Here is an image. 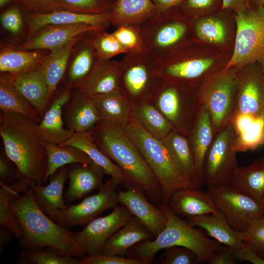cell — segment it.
Returning a JSON list of instances; mask_svg holds the SVG:
<instances>
[{
  "label": "cell",
  "instance_id": "ffe728a7",
  "mask_svg": "<svg viewBox=\"0 0 264 264\" xmlns=\"http://www.w3.org/2000/svg\"><path fill=\"white\" fill-rule=\"evenodd\" d=\"M41 65L21 73H5L18 91L34 107L42 118L50 99Z\"/></svg>",
  "mask_w": 264,
  "mask_h": 264
},
{
  "label": "cell",
  "instance_id": "d4e9b609",
  "mask_svg": "<svg viewBox=\"0 0 264 264\" xmlns=\"http://www.w3.org/2000/svg\"><path fill=\"white\" fill-rule=\"evenodd\" d=\"M186 220L192 226L203 229L208 236L233 250L243 242V232L233 229L219 211L189 217Z\"/></svg>",
  "mask_w": 264,
  "mask_h": 264
},
{
  "label": "cell",
  "instance_id": "c3c4849f",
  "mask_svg": "<svg viewBox=\"0 0 264 264\" xmlns=\"http://www.w3.org/2000/svg\"><path fill=\"white\" fill-rule=\"evenodd\" d=\"M243 232V242L258 254L264 250V216L252 221Z\"/></svg>",
  "mask_w": 264,
  "mask_h": 264
},
{
  "label": "cell",
  "instance_id": "f1b7e54d",
  "mask_svg": "<svg viewBox=\"0 0 264 264\" xmlns=\"http://www.w3.org/2000/svg\"><path fill=\"white\" fill-rule=\"evenodd\" d=\"M161 140L181 173L193 183L196 188L200 189L204 183L197 172L188 137L173 130Z\"/></svg>",
  "mask_w": 264,
  "mask_h": 264
},
{
  "label": "cell",
  "instance_id": "836d02e7",
  "mask_svg": "<svg viewBox=\"0 0 264 264\" xmlns=\"http://www.w3.org/2000/svg\"><path fill=\"white\" fill-rule=\"evenodd\" d=\"M83 37H77L65 45L50 51L41 64V69L48 88L50 100L63 79L73 47Z\"/></svg>",
  "mask_w": 264,
  "mask_h": 264
},
{
  "label": "cell",
  "instance_id": "2e32d148",
  "mask_svg": "<svg viewBox=\"0 0 264 264\" xmlns=\"http://www.w3.org/2000/svg\"><path fill=\"white\" fill-rule=\"evenodd\" d=\"M72 90L63 88L53 98L40 122L36 125L40 137L45 142L60 144L74 134L64 127L63 108L69 100Z\"/></svg>",
  "mask_w": 264,
  "mask_h": 264
},
{
  "label": "cell",
  "instance_id": "b9f144b4",
  "mask_svg": "<svg viewBox=\"0 0 264 264\" xmlns=\"http://www.w3.org/2000/svg\"><path fill=\"white\" fill-rule=\"evenodd\" d=\"M79 258L64 256L48 248L24 250L17 257L18 264H79Z\"/></svg>",
  "mask_w": 264,
  "mask_h": 264
},
{
  "label": "cell",
  "instance_id": "bcb514c9",
  "mask_svg": "<svg viewBox=\"0 0 264 264\" xmlns=\"http://www.w3.org/2000/svg\"><path fill=\"white\" fill-rule=\"evenodd\" d=\"M23 10L19 2L6 8L0 16V23L2 28L13 35L20 33L23 26L22 12Z\"/></svg>",
  "mask_w": 264,
  "mask_h": 264
},
{
  "label": "cell",
  "instance_id": "d6a6232c",
  "mask_svg": "<svg viewBox=\"0 0 264 264\" xmlns=\"http://www.w3.org/2000/svg\"><path fill=\"white\" fill-rule=\"evenodd\" d=\"M228 184L261 202L264 197V155L246 166L238 167Z\"/></svg>",
  "mask_w": 264,
  "mask_h": 264
},
{
  "label": "cell",
  "instance_id": "52a82bcc",
  "mask_svg": "<svg viewBox=\"0 0 264 264\" xmlns=\"http://www.w3.org/2000/svg\"><path fill=\"white\" fill-rule=\"evenodd\" d=\"M238 70L220 69L198 88L202 105L210 115L214 136L231 123L236 112Z\"/></svg>",
  "mask_w": 264,
  "mask_h": 264
},
{
  "label": "cell",
  "instance_id": "5bb4252c",
  "mask_svg": "<svg viewBox=\"0 0 264 264\" xmlns=\"http://www.w3.org/2000/svg\"><path fill=\"white\" fill-rule=\"evenodd\" d=\"M100 29V27L83 23L46 25L39 29L31 38L15 46L23 50L51 51L84 36L86 33Z\"/></svg>",
  "mask_w": 264,
  "mask_h": 264
},
{
  "label": "cell",
  "instance_id": "94428289",
  "mask_svg": "<svg viewBox=\"0 0 264 264\" xmlns=\"http://www.w3.org/2000/svg\"><path fill=\"white\" fill-rule=\"evenodd\" d=\"M15 236L14 232L8 227L0 225V251H2L4 245L8 243Z\"/></svg>",
  "mask_w": 264,
  "mask_h": 264
},
{
  "label": "cell",
  "instance_id": "d6986e66",
  "mask_svg": "<svg viewBox=\"0 0 264 264\" xmlns=\"http://www.w3.org/2000/svg\"><path fill=\"white\" fill-rule=\"evenodd\" d=\"M168 204L179 217L188 218L218 211L214 200L208 192L193 187L177 190L171 196Z\"/></svg>",
  "mask_w": 264,
  "mask_h": 264
},
{
  "label": "cell",
  "instance_id": "03108f58",
  "mask_svg": "<svg viewBox=\"0 0 264 264\" xmlns=\"http://www.w3.org/2000/svg\"><path fill=\"white\" fill-rule=\"evenodd\" d=\"M261 202L263 203V204L264 206V198H263V199H262Z\"/></svg>",
  "mask_w": 264,
  "mask_h": 264
},
{
  "label": "cell",
  "instance_id": "681fc988",
  "mask_svg": "<svg viewBox=\"0 0 264 264\" xmlns=\"http://www.w3.org/2000/svg\"><path fill=\"white\" fill-rule=\"evenodd\" d=\"M185 25L180 22H174L165 25L157 32L155 44L160 47H167L178 42L186 32Z\"/></svg>",
  "mask_w": 264,
  "mask_h": 264
},
{
  "label": "cell",
  "instance_id": "ba28073f",
  "mask_svg": "<svg viewBox=\"0 0 264 264\" xmlns=\"http://www.w3.org/2000/svg\"><path fill=\"white\" fill-rule=\"evenodd\" d=\"M235 132L232 123L217 134L206 154L202 179L209 189L229 184L238 168L236 153L233 149Z\"/></svg>",
  "mask_w": 264,
  "mask_h": 264
},
{
  "label": "cell",
  "instance_id": "44dd1931",
  "mask_svg": "<svg viewBox=\"0 0 264 264\" xmlns=\"http://www.w3.org/2000/svg\"><path fill=\"white\" fill-rule=\"evenodd\" d=\"M231 123L235 132L233 149L236 153L264 145V112L259 115L236 113Z\"/></svg>",
  "mask_w": 264,
  "mask_h": 264
},
{
  "label": "cell",
  "instance_id": "11a10c76",
  "mask_svg": "<svg viewBox=\"0 0 264 264\" xmlns=\"http://www.w3.org/2000/svg\"><path fill=\"white\" fill-rule=\"evenodd\" d=\"M209 264H235L233 249L226 245H222L207 262Z\"/></svg>",
  "mask_w": 264,
  "mask_h": 264
},
{
  "label": "cell",
  "instance_id": "91938a15",
  "mask_svg": "<svg viewBox=\"0 0 264 264\" xmlns=\"http://www.w3.org/2000/svg\"><path fill=\"white\" fill-rule=\"evenodd\" d=\"M157 10L165 11L181 4L185 0H152Z\"/></svg>",
  "mask_w": 264,
  "mask_h": 264
},
{
  "label": "cell",
  "instance_id": "f907efd6",
  "mask_svg": "<svg viewBox=\"0 0 264 264\" xmlns=\"http://www.w3.org/2000/svg\"><path fill=\"white\" fill-rule=\"evenodd\" d=\"M79 264H147L144 261L102 253L85 255L79 260Z\"/></svg>",
  "mask_w": 264,
  "mask_h": 264
},
{
  "label": "cell",
  "instance_id": "60d3db41",
  "mask_svg": "<svg viewBox=\"0 0 264 264\" xmlns=\"http://www.w3.org/2000/svg\"><path fill=\"white\" fill-rule=\"evenodd\" d=\"M156 10L152 0H117L113 3L110 19L134 21L149 16Z\"/></svg>",
  "mask_w": 264,
  "mask_h": 264
},
{
  "label": "cell",
  "instance_id": "8d00e7d4",
  "mask_svg": "<svg viewBox=\"0 0 264 264\" xmlns=\"http://www.w3.org/2000/svg\"><path fill=\"white\" fill-rule=\"evenodd\" d=\"M0 108L3 112L26 116L38 124L42 119L34 107L18 91L7 75L1 72Z\"/></svg>",
  "mask_w": 264,
  "mask_h": 264
},
{
  "label": "cell",
  "instance_id": "277c9868",
  "mask_svg": "<svg viewBox=\"0 0 264 264\" xmlns=\"http://www.w3.org/2000/svg\"><path fill=\"white\" fill-rule=\"evenodd\" d=\"M158 207L167 219L165 228L154 239L134 245L128 251L126 257L141 260L149 264L154 261L155 255L159 251L180 246L194 251L200 263H207L221 247L222 244L209 238L176 215L168 203L161 202Z\"/></svg>",
  "mask_w": 264,
  "mask_h": 264
},
{
  "label": "cell",
  "instance_id": "9c48e42d",
  "mask_svg": "<svg viewBox=\"0 0 264 264\" xmlns=\"http://www.w3.org/2000/svg\"><path fill=\"white\" fill-rule=\"evenodd\" d=\"M118 186L110 178L103 183L96 193L86 197L77 204L57 210L53 220L68 229L86 225L103 212L113 209L118 205Z\"/></svg>",
  "mask_w": 264,
  "mask_h": 264
},
{
  "label": "cell",
  "instance_id": "74e56055",
  "mask_svg": "<svg viewBox=\"0 0 264 264\" xmlns=\"http://www.w3.org/2000/svg\"><path fill=\"white\" fill-rule=\"evenodd\" d=\"M47 154L46 180L60 168L68 164L92 162L80 149L71 145H59L44 142Z\"/></svg>",
  "mask_w": 264,
  "mask_h": 264
},
{
  "label": "cell",
  "instance_id": "1f68e13d",
  "mask_svg": "<svg viewBox=\"0 0 264 264\" xmlns=\"http://www.w3.org/2000/svg\"><path fill=\"white\" fill-rule=\"evenodd\" d=\"M91 99L97 111L99 122L122 126L130 120L132 105L121 90Z\"/></svg>",
  "mask_w": 264,
  "mask_h": 264
},
{
  "label": "cell",
  "instance_id": "30bf717a",
  "mask_svg": "<svg viewBox=\"0 0 264 264\" xmlns=\"http://www.w3.org/2000/svg\"><path fill=\"white\" fill-rule=\"evenodd\" d=\"M152 102L171 123L173 130L187 137L202 105L198 90L188 95L173 85L161 90Z\"/></svg>",
  "mask_w": 264,
  "mask_h": 264
},
{
  "label": "cell",
  "instance_id": "4dcf8cb0",
  "mask_svg": "<svg viewBox=\"0 0 264 264\" xmlns=\"http://www.w3.org/2000/svg\"><path fill=\"white\" fill-rule=\"evenodd\" d=\"M49 51L23 50L11 45H3L0 51V72L19 74L35 69L43 63Z\"/></svg>",
  "mask_w": 264,
  "mask_h": 264
},
{
  "label": "cell",
  "instance_id": "ac0fdd59",
  "mask_svg": "<svg viewBox=\"0 0 264 264\" xmlns=\"http://www.w3.org/2000/svg\"><path fill=\"white\" fill-rule=\"evenodd\" d=\"M27 14L28 29L26 40L31 38L39 29L46 25L83 23L101 28L110 18V12L85 14L61 9L47 13Z\"/></svg>",
  "mask_w": 264,
  "mask_h": 264
},
{
  "label": "cell",
  "instance_id": "cb8c5ba5",
  "mask_svg": "<svg viewBox=\"0 0 264 264\" xmlns=\"http://www.w3.org/2000/svg\"><path fill=\"white\" fill-rule=\"evenodd\" d=\"M82 39L76 44L71 52L62 81L64 88L70 90L78 88L98 62H95L97 58L90 42L82 41Z\"/></svg>",
  "mask_w": 264,
  "mask_h": 264
},
{
  "label": "cell",
  "instance_id": "7dc6e473",
  "mask_svg": "<svg viewBox=\"0 0 264 264\" xmlns=\"http://www.w3.org/2000/svg\"><path fill=\"white\" fill-rule=\"evenodd\" d=\"M160 261L161 264H199L197 254L191 249L180 246H174L164 249Z\"/></svg>",
  "mask_w": 264,
  "mask_h": 264
},
{
  "label": "cell",
  "instance_id": "e7e4bbea",
  "mask_svg": "<svg viewBox=\"0 0 264 264\" xmlns=\"http://www.w3.org/2000/svg\"><path fill=\"white\" fill-rule=\"evenodd\" d=\"M259 255L263 259H264V250L259 253Z\"/></svg>",
  "mask_w": 264,
  "mask_h": 264
},
{
  "label": "cell",
  "instance_id": "ee69618b",
  "mask_svg": "<svg viewBox=\"0 0 264 264\" xmlns=\"http://www.w3.org/2000/svg\"><path fill=\"white\" fill-rule=\"evenodd\" d=\"M196 32L201 40L212 44L224 42L226 32L221 21L215 17H206L198 22L196 25Z\"/></svg>",
  "mask_w": 264,
  "mask_h": 264
},
{
  "label": "cell",
  "instance_id": "ab89813d",
  "mask_svg": "<svg viewBox=\"0 0 264 264\" xmlns=\"http://www.w3.org/2000/svg\"><path fill=\"white\" fill-rule=\"evenodd\" d=\"M214 62L211 58L196 59L178 62L168 66L165 69V74L170 78L177 80L196 81L202 79L204 83L208 78L206 74L212 76L208 73Z\"/></svg>",
  "mask_w": 264,
  "mask_h": 264
},
{
  "label": "cell",
  "instance_id": "7a4b0ae2",
  "mask_svg": "<svg viewBox=\"0 0 264 264\" xmlns=\"http://www.w3.org/2000/svg\"><path fill=\"white\" fill-rule=\"evenodd\" d=\"M21 227L19 246L24 249L48 247L60 254L81 258L85 255L74 241V233L47 215L34 199L30 189L9 201Z\"/></svg>",
  "mask_w": 264,
  "mask_h": 264
},
{
  "label": "cell",
  "instance_id": "e575fe53",
  "mask_svg": "<svg viewBox=\"0 0 264 264\" xmlns=\"http://www.w3.org/2000/svg\"><path fill=\"white\" fill-rule=\"evenodd\" d=\"M131 117L147 133L158 139H163L173 130L152 102L132 106Z\"/></svg>",
  "mask_w": 264,
  "mask_h": 264
},
{
  "label": "cell",
  "instance_id": "4fadbf2b",
  "mask_svg": "<svg viewBox=\"0 0 264 264\" xmlns=\"http://www.w3.org/2000/svg\"><path fill=\"white\" fill-rule=\"evenodd\" d=\"M263 112L264 72L259 64L254 63L238 70L236 113L259 115Z\"/></svg>",
  "mask_w": 264,
  "mask_h": 264
},
{
  "label": "cell",
  "instance_id": "f6af8a7d",
  "mask_svg": "<svg viewBox=\"0 0 264 264\" xmlns=\"http://www.w3.org/2000/svg\"><path fill=\"white\" fill-rule=\"evenodd\" d=\"M89 42L99 62H105L128 50L112 33H99L92 41Z\"/></svg>",
  "mask_w": 264,
  "mask_h": 264
},
{
  "label": "cell",
  "instance_id": "6125c7cd",
  "mask_svg": "<svg viewBox=\"0 0 264 264\" xmlns=\"http://www.w3.org/2000/svg\"><path fill=\"white\" fill-rule=\"evenodd\" d=\"M17 2H20V0H0V9L6 8Z\"/></svg>",
  "mask_w": 264,
  "mask_h": 264
},
{
  "label": "cell",
  "instance_id": "83f0119b",
  "mask_svg": "<svg viewBox=\"0 0 264 264\" xmlns=\"http://www.w3.org/2000/svg\"><path fill=\"white\" fill-rule=\"evenodd\" d=\"M214 137L210 113L206 108L202 105L187 137L197 172L202 181L205 156Z\"/></svg>",
  "mask_w": 264,
  "mask_h": 264
},
{
  "label": "cell",
  "instance_id": "8fae6325",
  "mask_svg": "<svg viewBox=\"0 0 264 264\" xmlns=\"http://www.w3.org/2000/svg\"><path fill=\"white\" fill-rule=\"evenodd\" d=\"M217 208L235 230L244 232L249 224L264 216L263 203L229 184L209 189Z\"/></svg>",
  "mask_w": 264,
  "mask_h": 264
},
{
  "label": "cell",
  "instance_id": "7402d4cb",
  "mask_svg": "<svg viewBox=\"0 0 264 264\" xmlns=\"http://www.w3.org/2000/svg\"><path fill=\"white\" fill-rule=\"evenodd\" d=\"M67 166L58 169L50 176L49 183L44 185L30 184L29 188L40 208L52 220L57 210L67 207L63 196V189L68 178Z\"/></svg>",
  "mask_w": 264,
  "mask_h": 264
},
{
  "label": "cell",
  "instance_id": "4316f807",
  "mask_svg": "<svg viewBox=\"0 0 264 264\" xmlns=\"http://www.w3.org/2000/svg\"><path fill=\"white\" fill-rule=\"evenodd\" d=\"M59 145L73 146L81 150L92 161L102 167L106 174L118 186L127 188L126 178L120 168L99 148L90 131L74 132L72 136Z\"/></svg>",
  "mask_w": 264,
  "mask_h": 264
},
{
  "label": "cell",
  "instance_id": "9f6ffc18",
  "mask_svg": "<svg viewBox=\"0 0 264 264\" xmlns=\"http://www.w3.org/2000/svg\"><path fill=\"white\" fill-rule=\"evenodd\" d=\"M185 9L192 11H204L215 7L217 0H185L182 3Z\"/></svg>",
  "mask_w": 264,
  "mask_h": 264
},
{
  "label": "cell",
  "instance_id": "484cf974",
  "mask_svg": "<svg viewBox=\"0 0 264 264\" xmlns=\"http://www.w3.org/2000/svg\"><path fill=\"white\" fill-rule=\"evenodd\" d=\"M154 238V235L133 216L107 241L101 253L124 256L136 244Z\"/></svg>",
  "mask_w": 264,
  "mask_h": 264
},
{
  "label": "cell",
  "instance_id": "e0dca14e",
  "mask_svg": "<svg viewBox=\"0 0 264 264\" xmlns=\"http://www.w3.org/2000/svg\"><path fill=\"white\" fill-rule=\"evenodd\" d=\"M105 175L104 169L93 162L88 164L76 163L68 169L69 185L64 196L66 205L98 190L103 184Z\"/></svg>",
  "mask_w": 264,
  "mask_h": 264
},
{
  "label": "cell",
  "instance_id": "6f0895ef",
  "mask_svg": "<svg viewBox=\"0 0 264 264\" xmlns=\"http://www.w3.org/2000/svg\"><path fill=\"white\" fill-rule=\"evenodd\" d=\"M15 177L20 179L17 176L12 174L11 168L6 157L1 155L0 157V185H9L16 181Z\"/></svg>",
  "mask_w": 264,
  "mask_h": 264
},
{
  "label": "cell",
  "instance_id": "8992f818",
  "mask_svg": "<svg viewBox=\"0 0 264 264\" xmlns=\"http://www.w3.org/2000/svg\"><path fill=\"white\" fill-rule=\"evenodd\" d=\"M236 35L231 58L224 68L240 69L258 63L264 72V7L236 13Z\"/></svg>",
  "mask_w": 264,
  "mask_h": 264
},
{
  "label": "cell",
  "instance_id": "6da1fadb",
  "mask_svg": "<svg viewBox=\"0 0 264 264\" xmlns=\"http://www.w3.org/2000/svg\"><path fill=\"white\" fill-rule=\"evenodd\" d=\"M37 124L26 116L0 111V135L5 155L20 179L30 185H44L47 181V151L37 133Z\"/></svg>",
  "mask_w": 264,
  "mask_h": 264
},
{
  "label": "cell",
  "instance_id": "816d5d0a",
  "mask_svg": "<svg viewBox=\"0 0 264 264\" xmlns=\"http://www.w3.org/2000/svg\"><path fill=\"white\" fill-rule=\"evenodd\" d=\"M27 13H47L57 10V0H20Z\"/></svg>",
  "mask_w": 264,
  "mask_h": 264
},
{
  "label": "cell",
  "instance_id": "f35d334b",
  "mask_svg": "<svg viewBox=\"0 0 264 264\" xmlns=\"http://www.w3.org/2000/svg\"><path fill=\"white\" fill-rule=\"evenodd\" d=\"M30 184L23 179H19L9 185H0V224L10 228L19 239L21 235L19 221L11 209L9 201L13 196H17L27 191Z\"/></svg>",
  "mask_w": 264,
  "mask_h": 264
},
{
  "label": "cell",
  "instance_id": "5b68a950",
  "mask_svg": "<svg viewBox=\"0 0 264 264\" xmlns=\"http://www.w3.org/2000/svg\"><path fill=\"white\" fill-rule=\"evenodd\" d=\"M121 127L157 178L162 191V202L168 203L172 195L178 189L195 188L181 173L161 140L147 133L132 117Z\"/></svg>",
  "mask_w": 264,
  "mask_h": 264
},
{
  "label": "cell",
  "instance_id": "9a60e30c",
  "mask_svg": "<svg viewBox=\"0 0 264 264\" xmlns=\"http://www.w3.org/2000/svg\"><path fill=\"white\" fill-rule=\"evenodd\" d=\"M119 203L125 206L155 237L165 228L164 213L147 198L141 189L133 186L118 191Z\"/></svg>",
  "mask_w": 264,
  "mask_h": 264
},
{
  "label": "cell",
  "instance_id": "db71d44e",
  "mask_svg": "<svg viewBox=\"0 0 264 264\" xmlns=\"http://www.w3.org/2000/svg\"><path fill=\"white\" fill-rule=\"evenodd\" d=\"M112 34L127 50L135 48L138 44L136 34L129 27H120Z\"/></svg>",
  "mask_w": 264,
  "mask_h": 264
},
{
  "label": "cell",
  "instance_id": "3957f363",
  "mask_svg": "<svg viewBox=\"0 0 264 264\" xmlns=\"http://www.w3.org/2000/svg\"><path fill=\"white\" fill-rule=\"evenodd\" d=\"M90 131L100 150L121 170L127 188H139L152 203H161L162 191L157 178L122 127L98 122Z\"/></svg>",
  "mask_w": 264,
  "mask_h": 264
},
{
  "label": "cell",
  "instance_id": "d590c367",
  "mask_svg": "<svg viewBox=\"0 0 264 264\" xmlns=\"http://www.w3.org/2000/svg\"><path fill=\"white\" fill-rule=\"evenodd\" d=\"M150 81L149 72L142 65H133L125 71L123 76L124 94L132 107L152 101L154 97L148 91Z\"/></svg>",
  "mask_w": 264,
  "mask_h": 264
},
{
  "label": "cell",
  "instance_id": "f546056e",
  "mask_svg": "<svg viewBox=\"0 0 264 264\" xmlns=\"http://www.w3.org/2000/svg\"><path fill=\"white\" fill-rule=\"evenodd\" d=\"M119 73L115 66L98 62L75 92L90 98L120 90Z\"/></svg>",
  "mask_w": 264,
  "mask_h": 264
},
{
  "label": "cell",
  "instance_id": "f5cc1de1",
  "mask_svg": "<svg viewBox=\"0 0 264 264\" xmlns=\"http://www.w3.org/2000/svg\"><path fill=\"white\" fill-rule=\"evenodd\" d=\"M233 253L236 260L253 264H264V259L244 242L239 247L233 249Z\"/></svg>",
  "mask_w": 264,
  "mask_h": 264
},
{
  "label": "cell",
  "instance_id": "680465c9",
  "mask_svg": "<svg viewBox=\"0 0 264 264\" xmlns=\"http://www.w3.org/2000/svg\"><path fill=\"white\" fill-rule=\"evenodd\" d=\"M223 10H230L235 13L243 11L252 5L251 0H222Z\"/></svg>",
  "mask_w": 264,
  "mask_h": 264
},
{
  "label": "cell",
  "instance_id": "7c38bea8",
  "mask_svg": "<svg viewBox=\"0 0 264 264\" xmlns=\"http://www.w3.org/2000/svg\"><path fill=\"white\" fill-rule=\"evenodd\" d=\"M124 205H118L107 216L97 217L74 233V241L85 255L101 253L110 237L132 217Z\"/></svg>",
  "mask_w": 264,
  "mask_h": 264
},
{
  "label": "cell",
  "instance_id": "603a6c76",
  "mask_svg": "<svg viewBox=\"0 0 264 264\" xmlns=\"http://www.w3.org/2000/svg\"><path fill=\"white\" fill-rule=\"evenodd\" d=\"M66 128L74 132L91 131L99 122V118L91 98L75 91L63 108Z\"/></svg>",
  "mask_w": 264,
  "mask_h": 264
},
{
  "label": "cell",
  "instance_id": "be15d7a7",
  "mask_svg": "<svg viewBox=\"0 0 264 264\" xmlns=\"http://www.w3.org/2000/svg\"><path fill=\"white\" fill-rule=\"evenodd\" d=\"M251 4L253 6L264 7V0H251Z\"/></svg>",
  "mask_w": 264,
  "mask_h": 264
},
{
  "label": "cell",
  "instance_id": "7bdbcfd3",
  "mask_svg": "<svg viewBox=\"0 0 264 264\" xmlns=\"http://www.w3.org/2000/svg\"><path fill=\"white\" fill-rule=\"evenodd\" d=\"M113 4L110 0H57V10L85 14L110 13Z\"/></svg>",
  "mask_w": 264,
  "mask_h": 264
}]
</instances>
